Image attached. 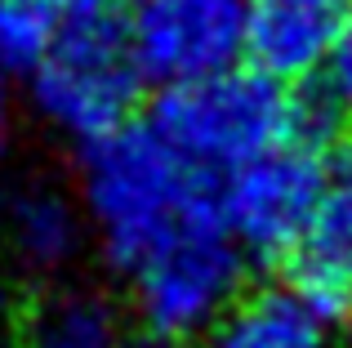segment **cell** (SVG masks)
I'll list each match as a JSON object with an SVG mask.
<instances>
[{
    "label": "cell",
    "mask_w": 352,
    "mask_h": 348,
    "mask_svg": "<svg viewBox=\"0 0 352 348\" xmlns=\"http://www.w3.org/2000/svg\"><path fill=\"white\" fill-rule=\"evenodd\" d=\"M76 197L116 277H129L192 219L219 215V179L188 166L152 121H125L80 143Z\"/></svg>",
    "instance_id": "6da1fadb"
},
{
    "label": "cell",
    "mask_w": 352,
    "mask_h": 348,
    "mask_svg": "<svg viewBox=\"0 0 352 348\" xmlns=\"http://www.w3.org/2000/svg\"><path fill=\"white\" fill-rule=\"evenodd\" d=\"M147 121L188 166L223 179L299 134V85L267 76L254 63H236L165 85L152 98Z\"/></svg>",
    "instance_id": "7a4b0ae2"
},
{
    "label": "cell",
    "mask_w": 352,
    "mask_h": 348,
    "mask_svg": "<svg viewBox=\"0 0 352 348\" xmlns=\"http://www.w3.org/2000/svg\"><path fill=\"white\" fill-rule=\"evenodd\" d=\"M143 67L129 50L125 18L103 14H58L50 50L27 72V103L54 134L80 143L134 121L143 98Z\"/></svg>",
    "instance_id": "3957f363"
},
{
    "label": "cell",
    "mask_w": 352,
    "mask_h": 348,
    "mask_svg": "<svg viewBox=\"0 0 352 348\" xmlns=\"http://www.w3.org/2000/svg\"><path fill=\"white\" fill-rule=\"evenodd\" d=\"M245 263L250 254L223 228V210L192 219L125 277L138 331L156 348L210 340L245 290Z\"/></svg>",
    "instance_id": "277c9868"
},
{
    "label": "cell",
    "mask_w": 352,
    "mask_h": 348,
    "mask_svg": "<svg viewBox=\"0 0 352 348\" xmlns=\"http://www.w3.org/2000/svg\"><path fill=\"white\" fill-rule=\"evenodd\" d=\"M330 188L326 148L312 143H276L272 152L236 166L219 179L223 228L250 259L281 263L312 224L321 197Z\"/></svg>",
    "instance_id": "5b68a950"
},
{
    "label": "cell",
    "mask_w": 352,
    "mask_h": 348,
    "mask_svg": "<svg viewBox=\"0 0 352 348\" xmlns=\"http://www.w3.org/2000/svg\"><path fill=\"white\" fill-rule=\"evenodd\" d=\"M125 32L152 85H183L245 63L250 0H125Z\"/></svg>",
    "instance_id": "8992f818"
},
{
    "label": "cell",
    "mask_w": 352,
    "mask_h": 348,
    "mask_svg": "<svg viewBox=\"0 0 352 348\" xmlns=\"http://www.w3.org/2000/svg\"><path fill=\"white\" fill-rule=\"evenodd\" d=\"M89 219L80 197L50 179H14L0 188V246L32 277H58L80 259Z\"/></svg>",
    "instance_id": "52a82bcc"
},
{
    "label": "cell",
    "mask_w": 352,
    "mask_h": 348,
    "mask_svg": "<svg viewBox=\"0 0 352 348\" xmlns=\"http://www.w3.org/2000/svg\"><path fill=\"white\" fill-rule=\"evenodd\" d=\"M352 0H250L245 63L285 80L312 85L344 32Z\"/></svg>",
    "instance_id": "ba28073f"
},
{
    "label": "cell",
    "mask_w": 352,
    "mask_h": 348,
    "mask_svg": "<svg viewBox=\"0 0 352 348\" xmlns=\"http://www.w3.org/2000/svg\"><path fill=\"white\" fill-rule=\"evenodd\" d=\"M285 286L330 326L352 322V174L330 179L312 224L281 259Z\"/></svg>",
    "instance_id": "9c48e42d"
},
{
    "label": "cell",
    "mask_w": 352,
    "mask_h": 348,
    "mask_svg": "<svg viewBox=\"0 0 352 348\" xmlns=\"http://www.w3.org/2000/svg\"><path fill=\"white\" fill-rule=\"evenodd\" d=\"M210 348H335L330 322L290 286H254L210 331Z\"/></svg>",
    "instance_id": "30bf717a"
},
{
    "label": "cell",
    "mask_w": 352,
    "mask_h": 348,
    "mask_svg": "<svg viewBox=\"0 0 352 348\" xmlns=\"http://www.w3.org/2000/svg\"><path fill=\"white\" fill-rule=\"evenodd\" d=\"M23 348H125V317L103 290H45L23 322Z\"/></svg>",
    "instance_id": "8fae6325"
},
{
    "label": "cell",
    "mask_w": 352,
    "mask_h": 348,
    "mask_svg": "<svg viewBox=\"0 0 352 348\" xmlns=\"http://www.w3.org/2000/svg\"><path fill=\"white\" fill-rule=\"evenodd\" d=\"M58 14L45 0H0V72L27 76L50 50Z\"/></svg>",
    "instance_id": "7c38bea8"
},
{
    "label": "cell",
    "mask_w": 352,
    "mask_h": 348,
    "mask_svg": "<svg viewBox=\"0 0 352 348\" xmlns=\"http://www.w3.org/2000/svg\"><path fill=\"white\" fill-rule=\"evenodd\" d=\"M317 85L326 89L344 112H352V9L344 18V32H339V41H335V50H330L326 67H321Z\"/></svg>",
    "instance_id": "4fadbf2b"
},
{
    "label": "cell",
    "mask_w": 352,
    "mask_h": 348,
    "mask_svg": "<svg viewBox=\"0 0 352 348\" xmlns=\"http://www.w3.org/2000/svg\"><path fill=\"white\" fill-rule=\"evenodd\" d=\"M14 148V94H9V76L0 72V161Z\"/></svg>",
    "instance_id": "5bb4252c"
},
{
    "label": "cell",
    "mask_w": 352,
    "mask_h": 348,
    "mask_svg": "<svg viewBox=\"0 0 352 348\" xmlns=\"http://www.w3.org/2000/svg\"><path fill=\"white\" fill-rule=\"evenodd\" d=\"M54 14H103V9H116L125 0H45Z\"/></svg>",
    "instance_id": "9a60e30c"
},
{
    "label": "cell",
    "mask_w": 352,
    "mask_h": 348,
    "mask_svg": "<svg viewBox=\"0 0 352 348\" xmlns=\"http://www.w3.org/2000/svg\"><path fill=\"white\" fill-rule=\"evenodd\" d=\"M339 157H344V174H352V116H348L344 134H339Z\"/></svg>",
    "instance_id": "2e32d148"
},
{
    "label": "cell",
    "mask_w": 352,
    "mask_h": 348,
    "mask_svg": "<svg viewBox=\"0 0 352 348\" xmlns=\"http://www.w3.org/2000/svg\"><path fill=\"white\" fill-rule=\"evenodd\" d=\"M0 308H5V286H0Z\"/></svg>",
    "instance_id": "e0dca14e"
},
{
    "label": "cell",
    "mask_w": 352,
    "mask_h": 348,
    "mask_svg": "<svg viewBox=\"0 0 352 348\" xmlns=\"http://www.w3.org/2000/svg\"><path fill=\"white\" fill-rule=\"evenodd\" d=\"M348 348H352V344H348Z\"/></svg>",
    "instance_id": "ac0fdd59"
}]
</instances>
